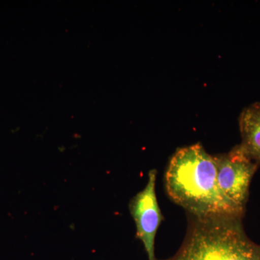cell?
<instances>
[{
	"label": "cell",
	"mask_w": 260,
	"mask_h": 260,
	"mask_svg": "<svg viewBox=\"0 0 260 260\" xmlns=\"http://www.w3.org/2000/svg\"><path fill=\"white\" fill-rule=\"evenodd\" d=\"M214 158L219 188L228 199L245 211L251 181L259 166L240 144L229 153L214 155Z\"/></svg>",
	"instance_id": "cell-3"
},
{
	"label": "cell",
	"mask_w": 260,
	"mask_h": 260,
	"mask_svg": "<svg viewBox=\"0 0 260 260\" xmlns=\"http://www.w3.org/2000/svg\"><path fill=\"white\" fill-rule=\"evenodd\" d=\"M157 171L150 170L143 190L132 198L129 210L136 225V236L144 246L148 260H158L155 256V241L162 215L157 199L155 184Z\"/></svg>",
	"instance_id": "cell-4"
},
{
	"label": "cell",
	"mask_w": 260,
	"mask_h": 260,
	"mask_svg": "<svg viewBox=\"0 0 260 260\" xmlns=\"http://www.w3.org/2000/svg\"><path fill=\"white\" fill-rule=\"evenodd\" d=\"M165 186L169 198L191 216L242 218L245 213L220 190L214 155L207 153L200 143L177 149L166 171Z\"/></svg>",
	"instance_id": "cell-1"
},
{
	"label": "cell",
	"mask_w": 260,
	"mask_h": 260,
	"mask_svg": "<svg viewBox=\"0 0 260 260\" xmlns=\"http://www.w3.org/2000/svg\"><path fill=\"white\" fill-rule=\"evenodd\" d=\"M242 220L231 215H190L182 245L164 260H260V245L247 237Z\"/></svg>",
	"instance_id": "cell-2"
},
{
	"label": "cell",
	"mask_w": 260,
	"mask_h": 260,
	"mask_svg": "<svg viewBox=\"0 0 260 260\" xmlns=\"http://www.w3.org/2000/svg\"><path fill=\"white\" fill-rule=\"evenodd\" d=\"M242 143L246 153L260 166V102L244 108L239 118Z\"/></svg>",
	"instance_id": "cell-5"
}]
</instances>
